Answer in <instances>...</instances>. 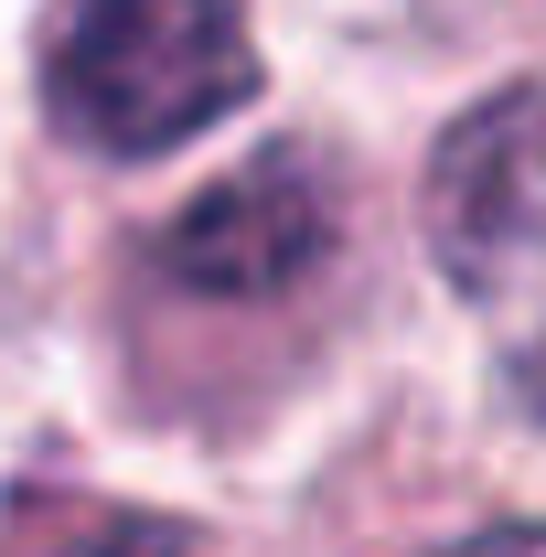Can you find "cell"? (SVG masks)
<instances>
[{
	"instance_id": "cell-4",
	"label": "cell",
	"mask_w": 546,
	"mask_h": 557,
	"mask_svg": "<svg viewBox=\"0 0 546 557\" xmlns=\"http://www.w3.org/2000/svg\"><path fill=\"white\" fill-rule=\"evenodd\" d=\"M65 557H194V547H183V525H97V536L65 547Z\"/></svg>"
},
{
	"instance_id": "cell-5",
	"label": "cell",
	"mask_w": 546,
	"mask_h": 557,
	"mask_svg": "<svg viewBox=\"0 0 546 557\" xmlns=\"http://www.w3.org/2000/svg\"><path fill=\"white\" fill-rule=\"evenodd\" d=\"M439 557H546V525H493V536H461Z\"/></svg>"
},
{
	"instance_id": "cell-2",
	"label": "cell",
	"mask_w": 546,
	"mask_h": 557,
	"mask_svg": "<svg viewBox=\"0 0 546 557\" xmlns=\"http://www.w3.org/2000/svg\"><path fill=\"white\" fill-rule=\"evenodd\" d=\"M429 247L461 289H504L546 258V97H493L429 150Z\"/></svg>"
},
{
	"instance_id": "cell-1",
	"label": "cell",
	"mask_w": 546,
	"mask_h": 557,
	"mask_svg": "<svg viewBox=\"0 0 546 557\" xmlns=\"http://www.w3.org/2000/svg\"><path fill=\"white\" fill-rule=\"evenodd\" d=\"M44 97L86 150H172L258 97L247 0H75L44 54Z\"/></svg>"
},
{
	"instance_id": "cell-3",
	"label": "cell",
	"mask_w": 546,
	"mask_h": 557,
	"mask_svg": "<svg viewBox=\"0 0 546 557\" xmlns=\"http://www.w3.org/2000/svg\"><path fill=\"white\" fill-rule=\"evenodd\" d=\"M333 247V194H322V172L300 161V150H269V161H247V172H225L204 205H183L172 225V278H194L214 300H269L289 278L311 269Z\"/></svg>"
}]
</instances>
